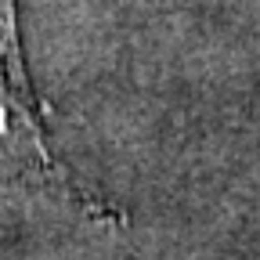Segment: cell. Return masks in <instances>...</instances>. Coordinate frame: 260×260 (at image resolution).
<instances>
[{
  "mask_svg": "<svg viewBox=\"0 0 260 260\" xmlns=\"http://www.w3.org/2000/svg\"><path fill=\"white\" fill-rule=\"evenodd\" d=\"M0 170H11V174L29 170L40 177H54V174L61 177V170L51 162L44 148L32 98L22 80L11 0H0Z\"/></svg>",
  "mask_w": 260,
  "mask_h": 260,
  "instance_id": "cell-1",
  "label": "cell"
}]
</instances>
